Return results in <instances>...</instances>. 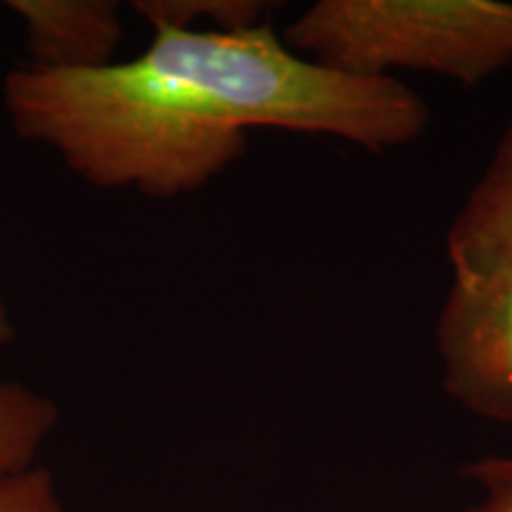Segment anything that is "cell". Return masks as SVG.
I'll return each instance as SVG.
<instances>
[{"mask_svg": "<svg viewBox=\"0 0 512 512\" xmlns=\"http://www.w3.org/2000/svg\"><path fill=\"white\" fill-rule=\"evenodd\" d=\"M0 512H64L53 472L34 465L0 482Z\"/></svg>", "mask_w": 512, "mask_h": 512, "instance_id": "obj_7", "label": "cell"}, {"mask_svg": "<svg viewBox=\"0 0 512 512\" xmlns=\"http://www.w3.org/2000/svg\"><path fill=\"white\" fill-rule=\"evenodd\" d=\"M283 41L337 72H418L477 88L512 67V3L316 0L287 24Z\"/></svg>", "mask_w": 512, "mask_h": 512, "instance_id": "obj_3", "label": "cell"}, {"mask_svg": "<svg viewBox=\"0 0 512 512\" xmlns=\"http://www.w3.org/2000/svg\"><path fill=\"white\" fill-rule=\"evenodd\" d=\"M463 472L479 486V498L460 512H512V456L472 460Z\"/></svg>", "mask_w": 512, "mask_h": 512, "instance_id": "obj_8", "label": "cell"}, {"mask_svg": "<svg viewBox=\"0 0 512 512\" xmlns=\"http://www.w3.org/2000/svg\"><path fill=\"white\" fill-rule=\"evenodd\" d=\"M434 328L441 384L479 420L512 425V117L446 230Z\"/></svg>", "mask_w": 512, "mask_h": 512, "instance_id": "obj_2", "label": "cell"}, {"mask_svg": "<svg viewBox=\"0 0 512 512\" xmlns=\"http://www.w3.org/2000/svg\"><path fill=\"white\" fill-rule=\"evenodd\" d=\"M60 411L46 396L17 382H0V482L38 465Z\"/></svg>", "mask_w": 512, "mask_h": 512, "instance_id": "obj_5", "label": "cell"}, {"mask_svg": "<svg viewBox=\"0 0 512 512\" xmlns=\"http://www.w3.org/2000/svg\"><path fill=\"white\" fill-rule=\"evenodd\" d=\"M27 29L34 67L98 69L112 64L121 38V10L110 0H12Z\"/></svg>", "mask_w": 512, "mask_h": 512, "instance_id": "obj_4", "label": "cell"}, {"mask_svg": "<svg viewBox=\"0 0 512 512\" xmlns=\"http://www.w3.org/2000/svg\"><path fill=\"white\" fill-rule=\"evenodd\" d=\"M271 5L261 0H136L133 10L152 29L238 31L264 24Z\"/></svg>", "mask_w": 512, "mask_h": 512, "instance_id": "obj_6", "label": "cell"}, {"mask_svg": "<svg viewBox=\"0 0 512 512\" xmlns=\"http://www.w3.org/2000/svg\"><path fill=\"white\" fill-rule=\"evenodd\" d=\"M5 110L95 188L150 197L200 190L238 162L249 128L311 133L368 152L413 145L430 110L399 79L299 55L268 22L238 31L157 27L136 60L98 69L15 67Z\"/></svg>", "mask_w": 512, "mask_h": 512, "instance_id": "obj_1", "label": "cell"}, {"mask_svg": "<svg viewBox=\"0 0 512 512\" xmlns=\"http://www.w3.org/2000/svg\"><path fill=\"white\" fill-rule=\"evenodd\" d=\"M15 337V328H12V320H10V311L5 306L3 297H0V344L10 342Z\"/></svg>", "mask_w": 512, "mask_h": 512, "instance_id": "obj_9", "label": "cell"}]
</instances>
